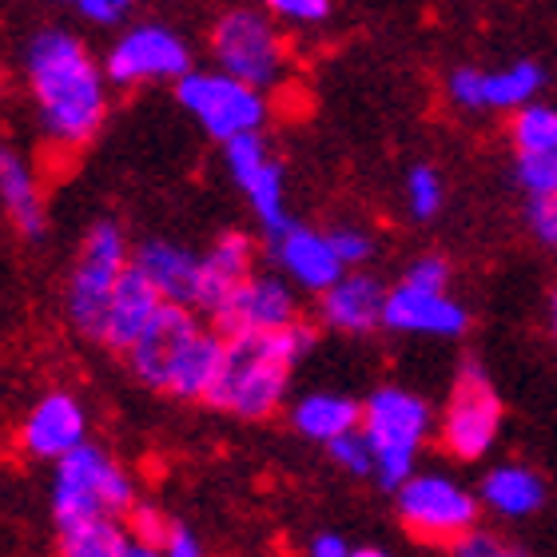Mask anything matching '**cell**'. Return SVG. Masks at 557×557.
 <instances>
[{
    "label": "cell",
    "instance_id": "cell-11",
    "mask_svg": "<svg viewBox=\"0 0 557 557\" xmlns=\"http://www.w3.org/2000/svg\"><path fill=\"white\" fill-rule=\"evenodd\" d=\"M223 156H227L235 184L247 196L259 223L268 227V235L278 232L287 223V211H283V163L271 160L263 136L259 132H239V136L223 139Z\"/></svg>",
    "mask_w": 557,
    "mask_h": 557
},
{
    "label": "cell",
    "instance_id": "cell-9",
    "mask_svg": "<svg viewBox=\"0 0 557 557\" xmlns=\"http://www.w3.org/2000/svg\"><path fill=\"white\" fill-rule=\"evenodd\" d=\"M502 426V403L490 386V374L478 367V362H466L458 379H454L450 403H446V414H442V446L462 458V462H474L494 446Z\"/></svg>",
    "mask_w": 557,
    "mask_h": 557
},
{
    "label": "cell",
    "instance_id": "cell-28",
    "mask_svg": "<svg viewBox=\"0 0 557 557\" xmlns=\"http://www.w3.org/2000/svg\"><path fill=\"white\" fill-rule=\"evenodd\" d=\"M513 175L525 196H557V151H518Z\"/></svg>",
    "mask_w": 557,
    "mask_h": 557
},
{
    "label": "cell",
    "instance_id": "cell-7",
    "mask_svg": "<svg viewBox=\"0 0 557 557\" xmlns=\"http://www.w3.org/2000/svg\"><path fill=\"white\" fill-rule=\"evenodd\" d=\"M398 518L426 546H454L478 522V502L442 474H410L398 486Z\"/></svg>",
    "mask_w": 557,
    "mask_h": 557
},
{
    "label": "cell",
    "instance_id": "cell-25",
    "mask_svg": "<svg viewBox=\"0 0 557 557\" xmlns=\"http://www.w3.org/2000/svg\"><path fill=\"white\" fill-rule=\"evenodd\" d=\"M482 502L490 510L506 513V518H525V513H534L546 502V486L525 466H498L482 482Z\"/></svg>",
    "mask_w": 557,
    "mask_h": 557
},
{
    "label": "cell",
    "instance_id": "cell-14",
    "mask_svg": "<svg viewBox=\"0 0 557 557\" xmlns=\"http://www.w3.org/2000/svg\"><path fill=\"white\" fill-rule=\"evenodd\" d=\"M383 326L391 331H410V335H442L454 338L470 326L462 302H454L446 290H426L414 283H398L395 290H386V311Z\"/></svg>",
    "mask_w": 557,
    "mask_h": 557
},
{
    "label": "cell",
    "instance_id": "cell-24",
    "mask_svg": "<svg viewBox=\"0 0 557 557\" xmlns=\"http://www.w3.org/2000/svg\"><path fill=\"white\" fill-rule=\"evenodd\" d=\"M290 422H295V430H299L302 438L323 442L326 446L338 434L362 426V407L355 398H343V395H307L299 407L290 410Z\"/></svg>",
    "mask_w": 557,
    "mask_h": 557
},
{
    "label": "cell",
    "instance_id": "cell-17",
    "mask_svg": "<svg viewBox=\"0 0 557 557\" xmlns=\"http://www.w3.org/2000/svg\"><path fill=\"white\" fill-rule=\"evenodd\" d=\"M271 256L278 259V268L287 271L299 287L319 290V295L347 271L326 235L311 232V227H299V223L290 220L278 232H271Z\"/></svg>",
    "mask_w": 557,
    "mask_h": 557
},
{
    "label": "cell",
    "instance_id": "cell-5",
    "mask_svg": "<svg viewBox=\"0 0 557 557\" xmlns=\"http://www.w3.org/2000/svg\"><path fill=\"white\" fill-rule=\"evenodd\" d=\"M175 100L191 112L215 139H232L239 132H259L268 120L263 88L239 81L232 72H184L175 81Z\"/></svg>",
    "mask_w": 557,
    "mask_h": 557
},
{
    "label": "cell",
    "instance_id": "cell-1",
    "mask_svg": "<svg viewBox=\"0 0 557 557\" xmlns=\"http://www.w3.org/2000/svg\"><path fill=\"white\" fill-rule=\"evenodd\" d=\"M28 84L52 139L81 148L104 128V76L72 33L48 28L28 45Z\"/></svg>",
    "mask_w": 557,
    "mask_h": 557
},
{
    "label": "cell",
    "instance_id": "cell-30",
    "mask_svg": "<svg viewBox=\"0 0 557 557\" xmlns=\"http://www.w3.org/2000/svg\"><path fill=\"white\" fill-rule=\"evenodd\" d=\"M407 203L414 220H434L442 211V175L430 163H418L407 175Z\"/></svg>",
    "mask_w": 557,
    "mask_h": 557
},
{
    "label": "cell",
    "instance_id": "cell-19",
    "mask_svg": "<svg viewBox=\"0 0 557 557\" xmlns=\"http://www.w3.org/2000/svg\"><path fill=\"white\" fill-rule=\"evenodd\" d=\"M84 407L72 395H48L33 407V414L24 418L21 442L24 450L36 454V458H64L69 450H76L84 442Z\"/></svg>",
    "mask_w": 557,
    "mask_h": 557
},
{
    "label": "cell",
    "instance_id": "cell-27",
    "mask_svg": "<svg viewBox=\"0 0 557 557\" xmlns=\"http://www.w3.org/2000/svg\"><path fill=\"white\" fill-rule=\"evenodd\" d=\"M510 136L518 151H557V112L546 104H522Z\"/></svg>",
    "mask_w": 557,
    "mask_h": 557
},
{
    "label": "cell",
    "instance_id": "cell-16",
    "mask_svg": "<svg viewBox=\"0 0 557 557\" xmlns=\"http://www.w3.org/2000/svg\"><path fill=\"white\" fill-rule=\"evenodd\" d=\"M160 287L151 283L136 263L124 268L120 275L116 290H112V299H108V311H104V323H100V343L108 350H120V355H128V347L144 335V326L151 323V314L160 311Z\"/></svg>",
    "mask_w": 557,
    "mask_h": 557
},
{
    "label": "cell",
    "instance_id": "cell-31",
    "mask_svg": "<svg viewBox=\"0 0 557 557\" xmlns=\"http://www.w3.org/2000/svg\"><path fill=\"white\" fill-rule=\"evenodd\" d=\"M168 530H172V522H168V518H163L156 506H136V502H132L128 534L136 537V542L148 549V554H160V549L168 546Z\"/></svg>",
    "mask_w": 557,
    "mask_h": 557
},
{
    "label": "cell",
    "instance_id": "cell-6",
    "mask_svg": "<svg viewBox=\"0 0 557 557\" xmlns=\"http://www.w3.org/2000/svg\"><path fill=\"white\" fill-rule=\"evenodd\" d=\"M128 247H124V232H120L112 220H100L88 232L81 247V259L72 268L69 278V319L76 331L84 335H100V323H104L108 299L116 290L120 275L128 268Z\"/></svg>",
    "mask_w": 557,
    "mask_h": 557
},
{
    "label": "cell",
    "instance_id": "cell-32",
    "mask_svg": "<svg viewBox=\"0 0 557 557\" xmlns=\"http://www.w3.org/2000/svg\"><path fill=\"white\" fill-rule=\"evenodd\" d=\"M326 239L335 247V256L343 259V268H359V263H367V259L374 256V239L362 232V227H350V223L326 232Z\"/></svg>",
    "mask_w": 557,
    "mask_h": 557
},
{
    "label": "cell",
    "instance_id": "cell-38",
    "mask_svg": "<svg viewBox=\"0 0 557 557\" xmlns=\"http://www.w3.org/2000/svg\"><path fill=\"white\" fill-rule=\"evenodd\" d=\"M163 554L172 557H199V537L187 530V525L172 522V530H168V546H163Z\"/></svg>",
    "mask_w": 557,
    "mask_h": 557
},
{
    "label": "cell",
    "instance_id": "cell-13",
    "mask_svg": "<svg viewBox=\"0 0 557 557\" xmlns=\"http://www.w3.org/2000/svg\"><path fill=\"white\" fill-rule=\"evenodd\" d=\"M199 331L196 314L187 311V302L163 299L160 311L151 314V323L144 326V335L128 347V367L139 383L151 391H163L172 362L180 359L184 343Z\"/></svg>",
    "mask_w": 557,
    "mask_h": 557
},
{
    "label": "cell",
    "instance_id": "cell-23",
    "mask_svg": "<svg viewBox=\"0 0 557 557\" xmlns=\"http://www.w3.org/2000/svg\"><path fill=\"white\" fill-rule=\"evenodd\" d=\"M144 275L160 287L163 299L172 302H191L196 307V287H199V259L191 256V251H184V247L175 244H163V239H156V244H144L136 251V259H132Z\"/></svg>",
    "mask_w": 557,
    "mask_h": 557
},
{
    "label": "cell",
    "instance_id": "cell-2",
    "mask_svg": "<svg viewBox=\"0 0 557 557\" xmlns=\"http://www.w3.org/2000/svg\"><path fill=\"white\" fill-rule=\"evenodd\" d=\"M314 347V331L307 323H287L275 331H244L223 335L220 374L208 391V407L239 418H271L283 403L295 362Z\"/></svg>",
    "mask_w": 557,
    "mask_h": 557
},
{
    "label": "cell",
    "instance_id": "cell-22",
    "mask_svg": "<svg viewBox=\"0 0 557 557\" xmlns=\"http://www.w3.org/2000/svg\"><path fill=\"white\" fill-rule=\"evenodd\" d=\"M0 203L21 235H28V239L45 235V199H40L33 168L4 144H0Z\"/></svg>",
    "mask_w": 557,
    "mask_h": 557
},
{
    "label": "cell",
    "instance_id": "cell-8",
    "mask_svg": "<svg viewBox=\"0 0 557 557\" xmlns=\"http://www.w3.org/2000/svg\"><path fill=\"white\" fill-rule=\"evenodd\" d=\"M211 52L223 72H232L256 88H271L283 76V40H278L275 24L256 9L223 12L211 33Z\"/></svg>",
    "mask_w": 557,
    "mask_h": 557
},
{
    "label": "cell",
    "instance_id": "cell-29",
    "mask_svg": "<svg viewBox=\"0 0 557 557\" xmlns=\"http://www.w3.org/2000/svg\"><path fill=\"white\" fill-rule=\"evenodd\" d=\"M326 450H331V462H335L338 470H347V474H355V478L374 474V450H371V438L362 434V426L331 438L326 442Z\"/></svg>",
    "mask_w": 557,
    "mask_h": 557
},
{
    "label": "cell",
    "instance_id": "cell-33",
    "mask_svg": "<svg viewBox=\"0 0 557 557\" xmlns=\"http://www.w3.org/2000/svg\"><path fill=\"white\" fill-rule=\"evenodd\" d=\"M263 4L290 24H319L331 16V0H263Z\"/></svg>",
    "mask_w": 557,
    "mask_h": 557
},
{
    "label": "cell",
    "instance_id": "cell-4",
    "mask_svg": "<svg viewBox=\"0 0 557 557\" xmlns=\"http://www.w3.org/2000/svg\"><path fill=\"white\" fill-rule=\"evenodd\" d=\"M430 430V407L403 386H379L362 407V434L371 438L379 486L398 490L414 474V454Z\"/></svg>",
    "mask_w": 557,
    "mask_h": 557
},
{
    "label": "cell",
    "instance_id": "cell-3",
    "mask_svg": "<svg viewBox=\"0 0 557 557\" xmlns=\"http://www.w3.org/2000/svg\"><path fill=\"white\" fill-rule=\"evenodd\" d=\"M132 510V482L104 450L81 442L76 450L57 458V482H52V518L57 530H72L104 513Z\"/></svg>",
    "mask_w": 557,
    "mask_h": 557
},
{
    "label": "cell",
    "instance_id": "cell-21",
    "mask_svg": "<svg viewBox=\"0 0 557 557\" xmlns=\"http://www.w3.org/2000/svg\"><path fill=\"white\" fill-rule=\"evenodd\" d=\"M220 362H223V335L215 331H203L199 326L196 335L187 338L184 350H180V359L172 362V371H168V383H163L160 395H172V398H208L211 383H215V374H220Z\"/></svg>",
    "mask_w": 557,
    "mask_h": 557
},
{
    "label": "cell",
    "instance_id": "cell-39",
    "mask_svg": "<svg viewBox=\"0 0 557 557\" xmlns=\"http://www.w3.org/2000/svg\"><path fill=\"white\" fill-rule=\"evenodd\" d=\"M311 554H314V557H347V554H350V546H347V542H343L338 534H319V537L311 542Z\"/></svg>",
    "mask_w": 557,
    "mask_h": 557
},
{
    "label": "cell",
    "instance_id": "cell-40",
    "mask_svg": "<svg viewBox=\"0 0 557 557\" xmlns=\"http://www.w3.org/2000/svg\"><path fill=\"white\" fill-rule=\"evenodd\" d=\"M549 326H554V338H557V290H554V299H549Z\"/></svg>",
    "mask_w": 557,
    "mask_h": 557
},
{
    "label": "cell",
    "instance_id": "cell-18",
    "mask_svg": "<svg viewBox=\"0 0 557 557\" xmlns=\"http://www.w3.org/2000/svg\"><path fill=\"white\" fill-rule=\"evenodd\" d=\"M323 323L347 335H371L374 326H383L386 311V287L374 275L362 271H343L331 287L319 295Z\"/></svg>",
    "mask_w": 557,
    "mask_h": 557
},
{
    "label": "cell",
    "instance_id": "cell-26",
    "mask_svg": "<svg viewBox=\"0 0 557 557\" xmlns=\"http://www.w3.org/2000/svg\"><path fill=\"white\" fill-rule=\"evenodd\" d=\"M60 554L69 557H144L148 549L116 522V513L92 518L84 525H72L60 534Z\"/></svg>",
    "mask_w": 557,
    "mask_h": 557
},
{
    "label": "cell",
    "instance_id": "cell-15",
    "mask_svg": "<svg viewBox=\"0 0 557 557\" xmlns=\"http://www.w3.org/2000/svg\"><path fill=\"white\" fill-rule=\"evenodd\" d=\"M542 84H546V72L534 60H522L502 72L458 69L450 76V96L462 108H522L542 92Z\"/></svg>",
    "mask_w": 557,
    "mask_h": 557
},
{
    "label": "cell",
    "instance_id": "cell-37",
    "mask_svg": "<svg viewBox=\"0 0 557 557\" xmlns=\"http://www.w3.org/2000/svg\"><path fill=\"white\" fill-rule=\"evenodd\" d=\"M76 4H81L84 16L96 24H120L132 9V0H76Z\"/></svg>",
    "mask_w": 557,
    "mask_h": 557
},
{
    "label": "cell",
    "instance_id": "cell-12",
    "mask_svg": "<svg viewBox=\"0 0 557 557\" xmlns=\"http://www.w3.org/2000/svg\"><path fill=\"white\" fill-rule=\"evenodd\" d=\"M220 335H244V331H275L295 323V295L271 275H247L232 287V295L211 311Z\"/></svg>",
    "mask_w": 557,
    "mask_h": 557
},
{
    "label": "cell",
    "instance_id": "cell-41",
    "mask_svg": "<svg viewBox=\"0 0 557 557\" xmlns=\"http://www.w3.org/2000/svg\"><path fill=\"white\" fill-rule=\"evenodd\" d=\"M64 4H69V0H64Z\"/></svg>",
    "mask_w": 557,
    "mask_h": 557
},
{
    "label": "cell",
    "instance_id": "cell-20",
    "mask_svg": "<svg viewBox=\"0 0 557 557\" xmlns=\"http://www.w3.org/2000/svg\"><path fill=\"white\" fill-rule=\"evenodd\" d=\"M251 275V239L244 232H227L215 239L208 256L199 259V287H196V307L215 311L239 278Z\"/></svg>",
    "mask_w": 557,
    "mask_h": 557
},
{
    "label": "cell",
    "instance_id": "cell-35",
    "mask_svg": "<svg viewBox=\"0 0 557 557\" xmlns=\"http://www.w3.org/2000/svg\"><path fill=\"white\" fill-rule=\"evenodd\" d=\"M403 283H414V287H426V290H446V283H450V263L442 256H422L410 263Z\"/></svg>",
    "mask_w": 557,
    "mask_h": 557
},
{
    "label": "cell",
    "instance_id": "cell-36",
    "mask_svg": "<svg viewBox=\"0 0 557 557\" xmlns=\"http://www.w3.org/2000/svg\"><path fill=\"white\" fill-rule=\"evenodd\" d=\"M454 554H462V557H498V554H506L502 549V542L494 534H478V530H466L458 542H454Z\"/></svg>",
    "mask_w": 557,
    "mask_h": 557
},
{
    "label": "cell",
    "instance_id": "cell-10",
    "mask_svg": "<svg viewBox=\"0 0 557 557\" xmlns=\"http://www.w3.org/2000/svg\"><path fill=\"white\" fill-rule=\"evenodd\" d=\"M191 72V52L172 28L139 24L132 28L108 57V81L139 84V81H180Z\"/></svg>",
    "mask_w": 557,
    "mask_h": 557
},
{
    "label": "cell",
    "instance_id": "cell-34",
    "mask_svg": "<svg viewBox=\"0 0 557 557\" xmlns=\"http://www.w3.org/2000/svg\"><path fill=\"white\" fill-rule=\"evenodd\" d=\"M525 220L537 232V239L557 247V196H530L525 203Z\"/></svg>",
    "mask_w": 557,
    "mask_h": 557
}]
</instances>
